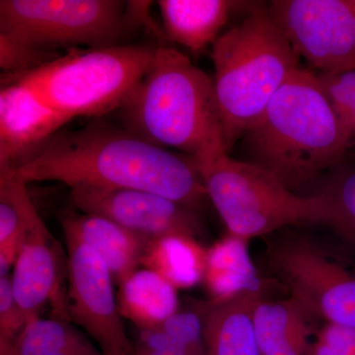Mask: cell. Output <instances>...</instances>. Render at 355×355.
Instances as JSON below:
<instances>
[{"label": "cell", "instance_id": "obj_1", "mask_svg": "<svg viewBox=\"0 0 355 355\" xmlns=\"http://www.w3.org/2000/svg\"><path fill=\"white\" fill-rule=\"evenodd\" d=\"M16 170L27 184L150 191L191 210L207 198L193 158L154 146L102 118L78 130H60Z\"/></svg>", "mask_w": 355, "mask_h": 355}, {"label": "cell", "instance_id": "obj_2", "mask_svg": "<svg viewBox=\"0 0 355 355\" xmlns=\"http://www.w3.org/2000/svg\"><path fill=\"white\" fill-rule=\"evenodd\" d=\"M241 141L243 161L272 173L294 193L336 168L350 147L316 74L303 67L275 93Z\"/></svg>", "mask_w": 355, "mask_h": 355}, {"label": "cell", "instance_id": "obj_3", "mask_svg": "<svg viewBox=\"0 0 355 355\" xmlns=\"http://www.w3.org/2000/svg\"><path fill=\"white\" fill-rule=\"evenodd\" d=\"M119 111L123 128L161 148L193 160L226 151L214 77L171 46H158L153 67Z\"/></svg>", "mask_w": 355, "mask_h": 355}, {"label": "cell", "instance_id": "obj_4", "mask_svg": "<svg viewBox=\"0 0 355 355\" xmlns=\"http://www.w3.org/2000/svg\"><path fill=\"white\" fill-rule=\"evenodd\" d=\"M214 92L226 151L260 118L300 58L266 7H256L212 46Z\"/></svg>", "mask_w": 355, "mask_h": 355}, {"label": "cell", "instance_id": "obj_5", "mask_svg": "<svg viewBox=\"0 0 355 355\" xmlns=\"http://www.w3.org/2000/svg\"><path fill=\"white\" fill-rule=\"evenodd\" d=\"M158 46L112 44L73 49L39 69L2 76L31 89L51 109L72 120L102 118L123 102L153 67Z\"/></svg>", "mask_w": 355, "mask_h": 355}, {"label": "cell", "instance_id": "obj_6", "mask_svg": "<svg viewBox=\"0 0 355 355\" xmlns=\"http://www.w3.org/2000/svg\"><path fill=\"white\" fill-rule=\"evenodd\" d=\"M193 163L228 234L250 241L291 226L327 225L328 210L319 193L298 195L272 173L225 150Z\"/></svg>", "mask_w": 355, "mask_h": 355}, {"label": "cell", "instance_id": "obj_7", "mask_svg": "<svg viewBox=\"0 0 355 355\" xmlns=\"http://www.w3.org/2000/svg\"><path fill=\"white\" fill-rule=\"evenodd\" d=\"M130 24L128 2L118 0L0 1V35L49 53L112 46Z\"/></svg>", "mask_w": 355, "mask_h": 355}, {"label": "cell", "instance_id": "obj_8", "mask_svg": "<svg viewBox=\"0 0 355 355\" xmlns=\"http://www.w3.org/2000/svg\"><path fill=\"white\" fill-rule=\"evenodd\" d=\"M275 234L266 250L275 279L317 320L355 330V265L306 236Z\"/></svg>", "mask_w": 355, "mask_h": 355}, {"label": "cell", "instance_id": "obj_9", "mask_svg": "<svg viewBox=\"0 0 355 355\" xmlns=\"http://www.w3.org/2000/svg\"><path fill=\"white\" fill-rule=\"evenodd\" d=\"M299 58L320 70H355V13L349 0H275L266 6Z\"/></svg>", "mask_w": 355, "mask_h": 355}, {"label": "cell", "instance_id": "obj_10", "mask_svg": "<svg viewBox=\"0 0 355 355\" xmlns=\"http://www.w3.org/2000/svg\"><path fill=\"white\" fill-rule=\"evenodd\" d=\"M67 246V308L70 321L83 327L103 355H133L114 291L111 272L99 254L69 229Z\"/></svg>", "mask_w": 355, "mask_h": 355}, {"label": "cell", "instance_id": "obj_11", "mask_svg": "<svg viewBox=\"0 0 355 355\" xmlns=\"http://www.w3.org/2000/svg\"><path fill=\"white\" fill-rule=\"evenodd\" d=\"M74 207L123 226L146 239L186 236L197 239L200 224L193 210L157 193L130 189H70Z\"/></svg>", "mask_w": 355, "mask_h": 355}, {"label": "cell", "instance_id": "obj_12", "mask_svg": "<svg viewBox=\"0 0 355 355\" xmlns=\"http://www.w3.org/2000/svg\"><path fill=\"white\" fill-rule=\"evenodd\" d=\"M0 166L19 167L70 121L18 81H1Z\"/></svg>", "mask_w": 355, "mask_h": 355}, {"label": "cell", "instance_id": "obj_13", "mask_svg": "<svg viewBox=\"0 0 355 355\" xmlns=\"http://www.w3.org/2000/svg\"><path fill=\"white\" fill-rule=\"evenodd\" d=\"M58 248L44 224L28 236L14 263L10 273L13 295L27 323L41 318L49 303L53 318L70 321Z\"/></svg>", "mask_w": 355, "mask_h": 355}, {"label": "cell", "instance_id": "obj_14", "mask_svg": "<svg viewBox=\"0 0 355 355\" xmlns=\"http://www.w3.org/2000/svg\"><path fill=\"white\" fill-rule=\"evenodd\" d=\"M58 219L62 228L69 229L99 254L119 286L139 270L151 241L94 214L64 211Z\"/></svg>", "mask_w": 355, "mask_h": 355}, {"label": "cell", "instance_id": "obj_15", "mask_svg": "<svg viewBox=\"0 0 355 355\" xmlns=\"http://www.w3.org/2000/svg\"><path fill=\"white\" fill-rule=\"evenodd\" d=\"M317 319L295 299H259L253 312L261 355H312Z\"/></svg>", "mask_w": 355, "mask_h": 355}, {"label": "cell", "instance_id": "obj_16", "mask_svg": "<svg viewBox=\"0 0 355 355\" xmlns=\"http://www.w3.org/2000/svg\"><path fill=\"white\" fill-rule=\"evenodd\" d=\"M263 296V292H246L227 300L203 302L205 355H261L253 312Z\"/></svg>", "mask_w": 355, "mask_h": 355}, {"label": "cell", "instance_id": "obj_17", "mask_svg": "<svg viewBox=\"0 0 355 355\" xmlns=\"http://www.w3.org/2000/svg\"><path fill=\"white\" fill-rule=\"evenodd\" d=\"M242 3L228 0H160L158 6L167 38L198 53L216 44L230 14Z\"/></svg>", "mask_w": 355, "mask_h": 355}, {"label": "cell", "instance_id": "obj_18", "mask_svg": "<svg viewBox=\"0 0 355 355\" xmlns=\"http://www.w3.org/2000/svg\"><path fill=\"white\" fill-rule=\"evenodd\" d=\"M44 224L16 168L0 166V277L10 273L28 236Z\"/></svg>", "mask_w": 355, "mask_h": 355}, {"label": "cell", "instance_id": "obj_19", "mask_svg": "<svg viewBox=\"0 0 355 355\" xmlns=\"http://www.w3.org/2000/svg\"><path fill=\"white\" fill-rule=\"evenodd\" d=\"M249 241L227 234L207 250L205 279L212 300L263 292V279L250 254Z\"/></svg>", "mask_w": 355, "mask_h": 355}, {"label": "cell", "instance_id": "obj_20", "mask_svg": "<svg viewBox=\"0 0 355 355\" xmlns=\"http://www.w3.org/2000/svg\"><path fill=\"white\" fill-rule=\"evenodd\" d=\"M118 304L121 317L139 329L157 327L180 309L176 287L149 268L137 270L121 284Z\"/></svg>", "mask_w": 355, "mask_h": 355}, {"label": "cell", "instance_id": "obj_21", "mask_svg": "<svg viewBox=\"0 0 355 355\" xmlns=\"http://www.w3.org/2000/svg\"><path fill=\"white\" fill-rule=\"evenodd\" d=\"M141 265L177 289L191 288L205 279L207 250L195 238L168 236L149 242Z\"/></svg>", "mask_w": 355, "mask_h": 355}, {"label": "cell", "instance_id": "obj_22", "mask_svg": "<svg viewBox=\"0 0 355 355\" xmlns=\"http://www.w3.org/2000/svg\"><path fill=\"white\" fill-rule=\"evenodd\" d=\"M0 355H103L71 322L38 318L26 324L10 349Z\"/></svg>", "mask_w": 355, "mask_h": 355}, {"label": "cell", "instance_id": "obj_23", "mask_svg": "<svg viewBox=\"0 0 355 355\" xmlns=\"http://www.w3.org/2000/svg\"><path fill=\"white\" fill-rule=\"evenodd\" d=\"M319 193L328 210L327 225L355 244V170L335 173Z\"/></svg>", "mask_w": 355, "mask_h": 355}, {"label": "cell", "instance_id": "obj_24", "mask_svg": "<svg viewBox=\"0 0 355 355\" xmlns=\"http://www.w3.org/2000/svg\"><path fill=\"white\" fill-rule=\"evenodd\" d=\"M349 146L355 144V70L316 74Z\"/></svg>", "mask_w": 355, "mask_h": 355}, {"label": "cell", "instance_id": "obj_25", "mask_svg": "<svg viewBox=\"0 0 355 355\" xmlns=\"http://www.w3.org/2000/svg\"><path fill=\"white\" fill-rule=\"evenodd\" d=\"M190 355H205V307L202 302L193 309H179L159 324Z\"/></svg>", "mask_w": 355, "mask_h": 355}, {"label": "cell", "instance_id": "obj_26", "mask_svg": "<svg viewBox=\"0 0 355 355\" xmlns=\"http://www.w3.org/2000/svg\"><path fill=\"white\" fill-rule=\"evenodd\" d=\"M60 57L55 53L37 50L9 37L0 35V67L2 76H11L39 69Z\"/></svg>", "mask_w": 355, "mask_h": 355}, {"label": "cell", "instance_id": "obj_27", "mask_svg": "<svg viewBox=\"0 0 355 355\" xmlns=\"http://www.w3.org/2000/svg\"><path fill=\"white\" fill-rule=\"evenodd\" d=\"M27 324L13 295L11 275L0 277V354L10 349Z\"/></svg>", "mask_w": 355, "mask_h": 355}, {"label": "cell", "instance_id": "obj_28", "mask_svg": "<svg viewBox=\"0 0 355 355\" xmlns=\"http://www.w3.org/2000/svg\"><path fill=\"white\" fill-rule=\"evenodd\" d=\"M312 355H355V330L324 324L318 331Z\"/></svg>", "mask_w": 355, "mask_h": 355}, {"label": "cell", "instance_id": "obj_29", "mask_svg": "<svg viewBox=\"0 0 355 355\" xmlns=\"http://www.w3.org/2000/svg\"><path fill=\"white\" fill-rule=\"evenodd\" d=\"M133 355H190L159 327L139 329Z\"/></svg>", "mask_w": 355, "mask_h": 355}, {"label": "cell", "instance_id": "obj_30", "mask_svg": "<svg viewBox=\"0 0 355 355\" xmlns=\"http://www.w3.org/2000/svg\"><path fill=\"white\" fill-rule=\"evenodd\" d=\"M350 6L352 7V9H354V13H355V0H349Z\"/></svg>", "mask_w": 355, "mask_h": 355}]
</instances>
